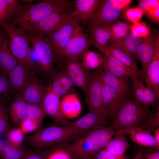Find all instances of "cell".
Returning <instances> with one entry per match:
<instances>
[{"label":"cell","instance_id":"1","mask_svg":"<svg viewBox=\"0 0 159 159\" xmlns=\"http://www.w3.org/2000/svg\"><path fill=\"white\" fill-rule=\"evenodd\" d=\"M116 132L110 127H97L66 143L74 159H92L97 151L105 146Z\"/></svg>","mask_w":159,"mask_h":159},{"label":"cell","instance_id":"2","mask_svg":"<svg viewBox=\"0 0 159 159\" xmlns=\"http://www.w3.org/2000/svg\"><path fill=\"white\" fill-rule=\"evenodd\" d=\"M71 5V3L65 0H44L36 4H27L13 16L12 23L27 30L53 13L68 10Z\"/></svg>","mask_w":159,"mask_h":159},{"label":"cell","instance_id":"3","mask_svg":"<svg viewBox=\"0 0 159 159\" xmlns=\"http://www.w3.org/2000/svg\"><path fill=\"white\" fill-rule=\"evenodd\" d=\"M69 124L64 126L56 125L38 129L34 134L27 136L26 141L36 150L59 144L80 133Z\"/></svg>","mask_w":159,"mask_h":159},{"label":"cell","instance_id":"4","mask_svg":"<svg viewBox=\"0 0 159 159\" xmlns=\"http://www.w3.org/2000/svg\"><path fill=\"white\" fill-rule=\"evenodd\" d=\"M151 113L135 99L125 98L119 106L110 127L121 131L138 126Z\"/></svg>","mask_w":159,"mask_h":159},{"label":"cell","instance_id":"5","mask_svg":"<svg viewBox=\"0 0 159 159\" xmlns=\"http://www.w3.org/2000/svg\"><path fill=\"white\" fill-rule=\"evenodd\" d=\"M4 28L9 38L10 50L18 62L35 73V69L30 61L28 52L30 47V40L25 32L13 23H6Z\"/></svg>","mask_w":159,"mask_h":159},{"label":"cell","instance_id":"6","mask_svg":"<svg viewBox=\"0 0 159 159\" xmlns=\"http://www.w3.org/2000/svg\"><path fill=\"white\" fill-rule=\"evenodd\" d=\"M131 1L130 0H100L89 27L112 24L118 21L123 10Z\"/></svg>","mask_w":159,"mask_h":159},{"label":"cell","instance_id":"7","mask_svg":"<svg viewBox=\"0 0 159 159\" xmlns=\"http://www.w3.org/2000/svg\"><path fill=\"white\" fill-rule=\"evenodd\" d=\"M80 19L77 14L45 36L52 48L54 60L56 57L65 59L67 44Z\"/></svg>","mask_w":159,"mask_h":159},{"label":"cell","instance_id":"8","mask_svg":"<svg viewBox=\"0 0 159 159\" xmlns=\"http://www.w3.org/2000/svg\"><path fill=\"white\" fill-rule=\"evenodd\" d=\"M77 15L75 11L55 12L30 27L27 30L36 35L45 36Z\"/></svg>","mask_w":159,"mask_h":159},{"label":"cell","instance_id":"9","mask_svg":"<svg viewBox=\"0 0 159 159\" xmlns=\"http://www.w3.org/2000/svg\"><path fill=\"white\" fill-rule=\"evenodd\" d=\"M29 36L40 68L45 72H50L53 69L54 60L52 48L48 39L44 36L36 35L30 32H29Z\"/></svg>","mask_w":159,"mask_h":159},{"label":"cell","instance_id":"10","mask_svg":"<svg viewBox=\"0 0 159 159\" xmlns=\"http://www.w3.org/2000/svg\"><path fill=\"white\" fill-rule=\"evenodd\" d=\"M92 45L90 38L78 24L67 44L65 57L79 60Z\"/></svg>","mask_w":159,"mask_h":159},{"label":"cell","instance_id":"11","mask_svg":"<svg viewBox=\"0 0 159 159\" xmlns=\"http://www.w3.org/2000/svg\"><path fill=\"white\" fill-rule=\"evenodd\" d=\"M102 87V82L98 72L91 76L85 96L89 110L97 112L109 118L104 106Z\"/></svg>","mask_w":159,"mask_h":159},{"label":"cell","instance_id":"12","mask_svg":"<svg viewBox=\"0 0 159 159\" xmlns=\"http://www.w3.org/2000/svg\"><path fill=\"white\" fill-rule=\"evenodd\" d=\"M60 99L53 92L51 87H48L46 89L42 106L45 114L49 116L57 125L64 126L70 122L62 112Z\"/></svg>","mask_w":159,"mask_h":159},{"label":"cell","instance_id":"13","mask_svg":"<svg viewBox=\"0 0 159 159\" xmlns=\"http://www.w3.org/2000/svg\"><path fill=\"white\" fill-rule=\"evenodd\" d=\"M66 70L74 85L87 93L91 76L89 71L79 60L65 57Z\"/></svg>","mask_w":159,"mask_h":159},{"label":"cell","instance_id":"14","mask_svg":"<svg viewBox=\"0 0 159 159\" xmlns=\"http://www.w3.org/2000/svg\"><path fill=\"white\" fill-rule=\"evenodd\" d=\"M155 49L152 59L143 77L147 86L159 98V34L155 35Z\"/></svg>","mask_w":159,"mask_h":159},{"label":"cell","instance_id":"15","mask_svg":"<svg viewBox=\"0 0 159 159\" xmlns=\"http://www.w3.org/2000/svg\"><path fill=\"white\" fill-rule=\"evenodd\" d=\"M108 118L100 113L89 110L86 114L69 124L81 133L87 132L97 127L105 126Z\"/></svg>","mask_w":159,"mask_h":159},{"label":"cell","instance_id":"16","mask_svg":"<svg viewBox=\"0 0 159 159\" xmlns=\"http://www.w3.org/2000/svg\"><path fill=\"white\" fill-rule=\"evenodd\" d=\"M35 77L34 73L18 62L9 75L11 91L18 92Z\"/></svg>","mask_w":159,"mask_h":159},{"label":"cell","instance_id":"17","mask_svg":"<svg viewBox=\"0 0 159 159\" xmlns=\"http://www.w3.org/2000/svg\"><path fill=\"white\" fill-rule=\"evenodd\" d=\"M46 89L41 82L35 77L17 93L16 96L21 98L27 103L42 105Z\"/></svg>","mask_w":159,"mask_h":159},{"label":"cell","instance_id":"18","mask_svg":"<svg viewBox=\"0 0 159 159\" xmlns=\"http://www.w3.org/2000/svg\"><path fill=\"white\" fill-rule=\"evenodd\" d=\"M155 45V35L150 32L146 37L140 38L137 57L142 65L141 70L139 71L140 76L144 74L151 61L154 53Z\"/></svg>","mask_w":159,"mask_h":159},{"label":"cell","instance_id":"19","mask_svg":"<svg viewBox=\"0 0 159 159\" xmlns=\"http://www.w3.org/2000/svg\"><path fill=\"white\" fill-rule=\"evenodd\" d=\"M102 67L103 70L100 72L102 83L113 89L124 100L128 91V77L116 76Z\"/></svg>","mask_w":159,"mask_h":159},{"label":"cell","instance_id":"20","mask_svg":"<svg viewBox=\"0 0 159 159\" xmlns=\"http://www.w3.org/2000/svg\"><path fill=\"white\" fill-rule=\"evenodd\" d=\"M131 79L136 101L147 108L156 105L159 98L155 92L145 85L137 77H134Z\"/></svg>","mask_w":159,"mask_h":159},{"label":"cell","instance_id":"21","mask_svg":"<svg viewBox=\"0 0 159 159\" xmlns=\"http://www.w3.org/2000/svg\"><path fill=\"white\" fill-rule=\"evenodd\" d=\"M117 133H126L129 135L132 141L141 146L159 148L158 143L149 130H144L139 125Z\"/></svg>","mask_w":159,"mask_h":159},{"label":"cell","instance_id":"22","mask_svg":"<svg viewBox=\"0 0 159 159\" xmlns=\"http://www.w3.org/2000/svg\"><path fill=\"white\" fill-rule=\"evenodd\" d=\"M102 67L114 74L131 79L140 76L139 71L135 70L118 60L104 55Z\"/></svg>","mask_w":159,"mask_h":159},{"label":"cell","instance_id":"23","mask_svg":"<svg viewBox=\"0 0 159 159\" xmlns=\"http://www.w3.org/2000/svg\"><path fill=\"white\" fill-rule=\"evenodd\" d=\"M102 91L105 109L109 118L113 119L119 106L124 100L113 89L105 85L102 82Z\"/></svg>","mask_w":159,"mask_h":159},{"label":"cell","instance_id":"24","mask_svg":"<svg viewBox=\"0 0 159 159\" xmlns=\"http://www.w3.org/2000/svg\"><path fill=\"white\" fill-rule=\"evenodd\" d=\"M18 62L9 48L6 39L2 35L0 39V66L3 71V74L8 77L10 72Z\"/></svg>","mask_w":159,"mask_h":159},{"label":"cell","instance_id":"25","mask_svg":"<svg viewBox=\"0 0 159 159\" xmlns=\"http://www.w3.org/2000/svg\"><path fill=\"white\" fill-rule=\"evenodd\" d=\"M62 112L67 119H72L78 117L82 111L80 100L75 93L68 94L61 100Z\"/></svg>","mask_w":159,"mask_h":159},{"label":"cell","instance_id":"26","mask_svg":"<svg viewBox=\"0 0 159 159\" xmlns=\"http://www.w3.org/2000/svg\"><path fill=\"white\" fill-rule=\"evenodd\" d=\"M91 42L92 45L102 52L104 55L115 58L133 69L139 71V69L133 59L125 52L108 45L101 46L95 43L92 40Z\"/></svg>","mask_w":159,"mask_h":159},{"label":"cell","instance_id":"27","mask_svg":"<svg viewBox=\"0 0 159 159\" xmlns=\"http://www.w3.org/2000/svg\"><path fill=\"white\" fill-rule=\"evenodd\" d=\"M100 0H76L75 11L83 24L94 16Z\"/></svg>","mask_w":159,"mask_h":159},{"label":"cell","instance_id":"28","mask_svg":"<svg viewBox=\"0 0 159 159\" xmlns=\"http://www.w3.org/2000/svg\"><path fill=\"white\" fill-rule=\"evenodd\" d=\"M140 38L135 37L131 32L124 38L109 45L125 52L133 59L137 57Z\"/></svg>","mask_w":159,"mask_h":159},{"label":"cell","instance_id":"29","mask_svg":"<svg viewBox=\"0 0 159 159\" xmlns=\"http://www.w3.org/2000/svg\"><path fill=\"white\" fill-rule=\"evenodd\" d=\"M122 133H116L115 137L111 138L103 149L115 155L123 156L130 148L127 140Z\"/></svg>","mask_w":159,"mask_h":159},{"label":"cell","instance_id":"30","mask_svg":"<svg viewBox=\"0 0 159 159\" xmlns=\"http://www.w3.org/2000/svg\"><path fill=\"white\" fill-rule=\"evenodd\" d=\"M113 24L89 27V32L91 40L101 46L108 45Z\"/></svg>","mask_w":159,"mask_h":159},{"label":"cell","instance_id":"31","mask_svg":"<svg viewBox=\"0 0 159 159\" xmlns=\"http://www.w3.org/2000/svg\"><path fill=\"white\" fill-rule=\"evenodd\" d=\"M27 103L21 98L16 96L9 108L10 117L16 125H19L26 117Z\"/></svg>","mask_w":159,"mask_h":159},{"label":"cell","instance_id":"32","mask_svg":"<svg viewBox=\"0 0 159 159\" xmlns=\"http://www.w3.org/2000/svg\"><path fill=\"white\" fill-rule=\"evenodd\" d=\"M44 150L45 159H74L64 142Z\"/></svg>","mask_w":159,"mask_h":159},{"label":"cell","instance_id":"33","mask_svg":"<svg viewBox=\"0 0 159 159\" xmlns=\"http://www.w3.org/2000/svg\"><path fill=\"white\" fill-rule=\"evenodd\" d=\"M81 59L82 64L88 71L103 66V57L96 51L88 49L83 54Z\"/></svg>","mask_w":159,"mask_h":159},{"label":"cell","instance_id":"34","mask_svg":"<svg viewBox=\"0 0 159 159\" xmlns=\"http://www.w3.org/2000/svg\"><path fill=\"white\" fill-rule=\"evenodd\" d=\"M130 24L126 22L118 21L113 24L110 32L108 44L126 37L131 32Z\"/></svg>","mask_w":159,"mask_h":159},{"label":"cell","instance_id":"35","mask_svg":"<svg viewBox=\"0 0 159 159\" xmlns=\"http://www.w3.org/2000/svg\"><path fill=\"white\" fill-rule=\"evenodd\" d=\"M28 150L24 146H15L7 143L0 152V155L4 159H20Z\"/></svg>","mask_w":159,"mask_h":159},{"label":"cell","instance_id":"36","mask_svg":"<svg viewBox=\"0 0 159 159\" xmlns=\"http://www.w3.org/2000/svg\"><path fill=\"white\" fill-rule=\"evenodd\" d=\"M45 115L42 105L27 103V117L36 122L40 126Z\"/></svg>","mask_w":159,"mask_h":159},{"label":"cell","instance_id":"37","mask_svg":"<svg viewBox=\"0 0 159 159\" xmlns=\"http://www.w3.org/2000/svg\"><path fill=\"white\" fill-rule=\"evenodd\" d=\"M139 126L143 129L154 132L159 128V107L158 106L155 113L151 112L145 118Z\"/></svg>","mask_w":159,"mask_h":159},{"label":"cell","instance_id":"38","mask_svg":"<svg viewBox=\"0 0 159 159\" xmlns=\"http://www.w3.org/2000/svg\"><path fill=\"white\" fill-rule=\"evenodd\" d=\"M24 135L19 128L12 129L7 132V143L15 146L21 145L24 139Z\"/></svg>","mask_w":159,"mask_h":159},{"label":"cell","instance_id":"39","mask_svg":"<svg viewBox=\"0 0 159 159\" xmlns=\"http://www.w3.org/2000/svg\"><path fill=\"white\" fill-rule=\"evenodd\" d=\"M52 81L51 89L53 92L61 98L68 94L69 90L64 85L57 74L52 76Z\"/></svg>","mask_w":159,"mask_h":159},{"label":"cell","instance_id":"40","mask_svg":"<svg viewBox=\"0 0 159 159\" xmlns=\"http://www.w3.org/2000/svg\"><path fill=\"white\" fill-rule=\"evenodd\" d=\"M130 29L131 33L135 37L139 38L146 37L150 32L148 26L140 21L131 25Z\"/></svg>","mask_w":159,"mask_h":159},{"label":"cell","instance_id":"41","mask_svg":"<svg viewBox=\"0 0 159 159\" xmlns=\"http://www.w3.org/2000/svg\"><path fill=\"white\" fill-rule=\"evenodd\" d=\"M9 128V124L6 105L0 103V135L7 133Z\"/></svg>","mask_w":159,"mask_h":159},{"label":"cell","instance_id":"42","mask_svg":"<svg viewBox=\"0 0 159 159\" xmlns=\"http://www.w3.org/2000/svg\"><path fill=\"white\" fill-rule=\"evenodd\" d=\"M143 14V11L138 7L129 8L125 12V17L133 24L139 22Z\"/></svg>","mask_w":159,"mask_h":159},{"label":"cell","instance_id":"43","mask_svg":"<svg viewBox=\"0 0 159 159\" xmlns=\"http://www.w3.org/2000/svg\"><path fill=\"white\" fill-rule=\"evenodd\" d=\"M19 127L23 133H29L39 128L40 125L36 122L26 117L19 125Z\"/></svg>","mask_w":159,"mask_h":159},{"label":"cell","instance_id":"44","mask_svg":"<svg viewBox=\"0 0 159 159\" xmlns=\"http://www.w3.org/2000/svg\"><path fill=\"white\" fill-rule=\"evenodd\" d=\"M11 91L8 77L0 74V100L6 97Z\"/></svg>","mask_w":159,"mask_h":159},{"label":"cell","instance_id":"45","mask_svg":"<svg viewBox=\"0 0 159 159\" xmlns=\"http://www.w3.org/2000/svg\"><path fill=\"white\" fill-rule=\"evenodd\" d=\"M5 1L9 18L18 13L22 8V6L20 5L18 0H5Z\"/></svg>","mask_w":159,"mask_h":159},{"label":"cell","instance_id":"46","mask_svg":"<svg viewBox=\"0 0 159 159\" xmlns=\"http://www.w3.org/2000/svg\"><path fill=\"white\" fill-rule=\"evenodd\" d=\"M130 156H119L112 154L103 148L97 151L92 159H128Z\"/></svg>","mask_w":159,"mask_h":159},{"label":"cell","instance_id":"47","mask_svg":"<svg viewBox=\"0 0 159 159\" xmlns=\"http://www.w3.org/2000/svg\"><path fill=\"white\" fill-rule=\"evenodd\" d=\"M59 79L64 85L69 90L72 91L74 90V85L73 84L70 78L67 73L66 69H62L57 74Z\"/></svg>","mask_w":159,"mask_h":159},{"label":"cell","instance_id":"48","mask_svg":"<svg viewBox=\"0 0 159 159\" xmlns=\"http://www.w3.org/2000/svg\"><path fill=\"white\" fill-rule=\"evenodd\" d=\"M139 151L142 153L143 159H159V148L150 147Z\"/></svg>","mask_w":159,"mask_h":159},{"label":"cell","instance_id":"49","mask_svg":"<svg viewBox=\"0 0 159 159\" xmlns=\"http://www.w3.org/2000/svg\"><path fill=\"white\" fill-rule=\"evenodd\" d=\"M138 7L143 12H145L159 5L158 0H138Z\"/></svg>","mask_w":159,"mask_h":159},{"label":"cell","instance_id":"50","mask_svg":"<svg viewBox=\"0 0 159 159\" xmlns=\"http://www.w3.org/2000/svg\"><path fill=\"white\" fill-rule=\"evenodd\" d=\"M20 159H45L44 149L27 150Z\"/></svg>","mask_w":159,"mask_h":159},{"label":"cell","instance_id":"51","mask_svg":"<svg viewBox=\"0 0 159 159\" xmlns=\"http://www.w3.org/2000/svg\"><path fill=\"white\" fill-rule=\"evenodd\" d=\"M9 19L5 0H0V25L2 26Z\"/></svg>","mask_w":159,"mask_h":159},{"label":"cell","instance_id":"52","mask_svg":"<svg viewBox=\"0 0 159 159\" xmlns=\"http://www.w3.org/2000/svg\"><path fill=\"white\" fill-rule=\"evenodd\" d=\"M144 14L153 22L159 24V5L145 13Z\"/></svg>","mask_w":159,"mask_h":159},{"label":"cell","instance_id":"53","mask_svg":"<svg viewBox=\"0 0 159 159\" xmlns=\"http://www.w3.org/2000/svg\"><path fill=\"white\" fill-rule=\"evenodd\" d=\"M154 132V135L153 136L157 142L159 143V128L156 129Z\"/></svg>","mask_w":159,"mask_h":159},{"label":"cell","instance_id":"54","mask_svg":"<svg viewBox=\"0 0 159 159\" xmlns=\"http://www.w3.org/2000/svg\"><path fill=\"white\" fill-rule=\"evenodd\" d=\"M132 159H143V156L142 153L138 151Z\"/></svg>","mask_w":159,"mask_h":159},{"label":"cell","instance_id":"55","mask_svg":"<svg viewBox=\"0 0 159 159\" xmlns=\"http://www.w3.org/2000/svg\"><path fill=\"white\" fill-rule=\"evenodd\" d=\"M7 142L3 141L0 140V152L2 149L4 145L6 144Z\"/></svg>","mask_w":159,"mask_h":159},{"label":"cell","instance_id":"56","mask_svg":"<svg viewBox=\"0 0 159 159\" xmlns=\"http://www.w3.org/2000/svg\"><path fill=\"white\" fill-rule=\"evenodd\" d=\"M22 2H23L24 3L27 4H31V3H32L33 1V0H21Z\"/></svg>","mask_w":159,"mask_h":159},{"label":"cell","instance_id":"57","mask_svg":"<svg viewBox=\"0 0 159 159\" xmlns=\"http://www.w3.org/2000/svg\"><path fill=\"white\" fill-rule=\"evenodd\" d=\"M0 159H4L0 155Z\"/></svg>","mask_w":159,"mask_h":159},{"label":"cell","instance_id":"58","mask_svg":"<svg viewBox=\"0 0 159 159\" xmlns=\"http://www.w3.org/2000/svg\"><path fill=\"white\" fill-rule=\"evenodd\" d=\"M2 34H1L0 33V38H1V37L2 35Z\"/></svg>","mask_w":159,"mask_h":159}]
</instances>
